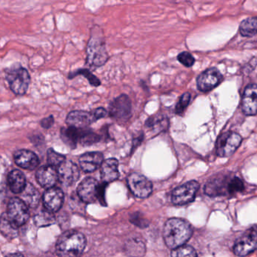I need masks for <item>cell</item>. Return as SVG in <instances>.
<instances>
[{
  "instance_id": "1",
  "label": "cell",
  "mask_w": 257,
  "mask_h": 257,
  "mask_svg": "<svg viewBox=\"0 0 257 257\" xmlns=\"http://www.w3.org/2000/svg\"><path fill=\"white\" fill-rule=\"evenodd\" d=\"M243 189L244 185L239 177L221 173L209 179L204 186V192L210 197L232 196Z\"/></svg>"
},
{
  "instance_id": "2",
  "label": "cell",
  "mask_w": 257,
  "mask_h": 257,
  "mask_svg": "<svg viewBox=\"0 0 257 257\" xmlns=\"http://www.w3.org/2000/svg\"><path fill=\"white\" fill-rule=\"evenodd\" d=\"M192 228L190 223L180 218H171L165 222L163 237L167 246L174 249L185 245L190 239Z\"/></svg>"
},
{
  "instance_id": "3",
  "label": "cell",
  "mask_w": 257,
  "mask_h": 257,
  "mask_svg": "<svg viewBox=\"0 0 257 257\" xmlns=\"http://www.w3.org/2000/svg\"><path fill=\"white\" fill-rule=\"evenodd\" d=\"M86 246V238L82 233L69 230L63 233L56 243L59 257H79Z\"/></svg>"
},
{
  "instance_id": "4",
  "label": "cell",
  "mask_w": 257,
  "mask_h": 257,
  "mask_svg": "<svg viewBox=\"0 0 257 257\" xmlns=\"http://www.w3.org/2000/svg\"><path fill=\"white\" fill-rule=\"evenodd\" d=\"M105 187L106 183L100 184L96 179L87 177L78 186V195L83 202L91 204L99 201L103 204L105 202Z\"/></svg>"
},
{
  "instance_id": "5",
  "label": "cell",
  "mask_w": 257,
  "mask_h": 257,
  "mask_svg": "<svg viewBox=\"0 0 257 257\" xmlns=\"http://www.w3.org/2000/svg\"><path fill=\"white\" fill-rule=\"evenodd\" d=\"M108 55L101 37L93 35L87 49V62L92 67H100L107 61Z\"/></svg>"
},
{
  "instance_id": "6",
  "label": "cell",
  "mask_w": 257,
  "mask_h": 257,
  "mask_svg": "<svg viewBox=\"0 0 257 257\" xmlns=\"http://www.w3.org/2000/svg\"><path fill=\"white\" fill-rule=\"evenodd\" d=\"M7 215L10 223L17 229L25 225L30 217L28 206L19 198H13L10 200Z\"/></svg>"
},
{
  "instance_id": "7",
  "label": "cell",
  "mask_w": 257,
  "mask_h": 257,
  "mask_svg": "<svg viewBox=\"0 0 257 257\" xmlns=\"http://www.w3.org/2000/svg\"><path fill=\"white\" fill-rule=\"evenodd\" d=\"M7 79L12 91L18 95H23L28 91L31 83V76L26 69L14 67L7 73Z\"/></svg>"
},
{
  "instance_id": "8",
  "label": "cell",
  "mask_w": 257,
  "mask_h": 257,
  "mask_svg": "<svg viewBox=\"0 0 257 257\" xmlns=\"http://www.w3.org/2000/svg\"><path fill=\"white\" fill-rule=\"evenodd\" d=\"M241 142V136L238 134L231 132L222 134L216 141V154L221 158L230 157L235 153Z\"/></svg>"
},
{
  "instance_id": "9",
  "label": "cell",
  "mask_w": 257,
  "mask_h": 257,
  "mask_svg": "<svg viewBox=\"0 0 257 257\" xmlns=\"http://www.w3.org/2000/svg\"><path fill=\"white\" fill-rule=\"evenodd\" d=\"M109 115L118 122H126L132 115V103L126 94H121L111 102Z\"/></svg>"
},
{
  "instance_id": "10",
  "label": "cell",
  "mask_w": 257,
  "mask_h": 257,
  "mask_svg": "<svg viewBox=\"0 0 257 257\" xmlns=\"http://www.w3.org/2000/svg\"><path fill=\"white\" fill-rule=\"evenodd\" d=\"M257 232L255 226L245 231L234 243L233 252L237 256H246L256 249Z\"/></svg>"
},
{
  "instance_id": "11",
  "label": "cell",
  "mask_w": 257,
  "mask_h": 257,
  "mask_svg": "<svg viewBox=\"0 0 257 257\" xmlns=\"http://www.w3.org/2000/svg\"><path fill=\"white\" fill-rule=\"evenodd\" d=\"M127 183L131 192L138 198H147L153 192V183L138 173L131 174L127 177Z\"/></svg>"
},
{
  "instance_id": "12",
  "label": "cell",
  "mask_w": 257,
  "mask_h": 257,
  "mask_svg": "<svg viewBox=\"0 0 257 257\" xmlns=\"http://www.w3.org/2000/svg\"><path fill=\"white\" fill-rule=\"evenodd\" d=\"M199 186V183L195 180H191L178 186L173 191L172 202L176 205H184L192 202L195 199Z\"/></svg>"
},
{
  "instance_id": "13",
  "label": "cell",
  "mask_w": 257,
  "mask_h": 257,
  "mask_svg": "<svg viewBox=\"0 0 257 257\" xmlns=\"http://www.w3.org/2000/svg\"><path fill=\"white\" fill-rule=\"evenodd\" d=\"M223 76L216 67L207 69L197 78V87L199 91L207 92L222 82Z\"/></svg>"
},
{
  "instance_id": "14",
  "label": "cell",
  "mask_w": 257,
  "mask_h": 257,
  "mask_svg": "<svg viewBox=\"0 0 257 257\" xmlns=\"http://www.w3.org/2000/svg\"><path fill=\"white\" fill-rule=\"evenodd\" d=\"M58 180L65 186H70L79 180L80 172L76 164L71 161L65 160L58 169Z\"/></svg>"
},
{
  "instance_id": "15",
  "label": "cell",
  "mask_w": 257,
  "mask_h": 257,
  "mask_svg": "<svg viewBox=\"0 0 257 257\" xmlns=\"http://www.w3.org/2000/svg\"><path fill=\"white\" fill-rule=\"evenodd\" d=\"M64 199V192L61 189L58 187L50 188L43 195V205L47 211L55 213L61 208Z\"/></svg>"
},
{
  "instance_id": "16",
  "label": "cell",
  "mask_w": 257,
  "mask_h": 257,
  "mask_svg": "<svg viewBox=\"0 0 257 257\" xmlns=\"http://www.w3.org/2000/svg\"><path fill=\"white\" fill-rule=\"evenodd\" d=\"M97 121L94 113L86 111L76 110L70 112L67 117V123L69 127L75 128H86L88 125Z\"/></svg>"
},
{
  "instance_id": "17",
  "label": "cell",
  "mask_w": 257,
  "mask_h": 257,
  "mask_svg": "<svg viewBox=\"0 0 257 257\" xmlns=\"http://www.w3.org/2000/svg\"><path fill=\"white\" fill-rule=\"evenodd\" d=\"M257 89L255 84H249L245 88L242 97L241 108L246 115L256 114Z\"/></svg>"
},
{
  "instance_id": "18",
  "label": "cell",
  "mask_w": 257,
  "mask_h": 257,
  "mask_svg": "<svg viewBox=\"0 0 257 257\" xmlns=\"http://www.w3.org/2000/svg\"><path fill=\"white\" fill-rule=\"evenodd\" d=\"M79 165L85 173L94 172L101 166L103 156L100 152H91L82 155L79 159Z\"/></svg>"
},
{
  "instance_id": "19",
  "label": "cell",
  "mask_w": 257,
  "mask_h": 257,
  "mask_svg": "<svg viewBox=\"0 0 257 257\" xmlns=\"http://www.w3.org/2000/svg\"><path fill=\"white\" fill-rule=\"evenodd\" d=\"M14 159L16 163L24 169H36L40 164V160L37 155L28 150L16 151L14 153Z\"/></svg>"
},
{
  "instance_id": "20",
  "label": "cell",
  "mask_w": 257,
  "mask_h": 257,
  "mask_svg": "<svg viewBox=\"0 0 257 257\" xmlns=\"http://www.w3.org/2000/svg\"><path fill=\"white\" fill-rule=\"evenodd\" d=\"M37 180L40 186L46 189L55 187L58 181V171L50 165L41 167L37 172Z\"/></svg>"
},
{
  "instance_id": "21",
  "label": "cell",
  "mask_w": 257,
  "mask_h": 257,
  "mask_svg": "<svg viewBox=\"0 0 257 257\" xmlns=\"http://www.w3.org/2000/svg\"><path fill=\"white\" fill-rule=\"evenodd\" d=\"M100 176L103 183H112L119 177L118 162L115 159H108L103 161L100 166Z\"/></svg>"
},
{
  "instance_id": "22",
  "label": "cell",
  "mask_w": 257,
  "mask_h": 257,
  "mask_svg": "<svg viewBox=\"0 0 257 257\" xmlns=\"http://www.w3.org/2000/svg\"><path fill=\"white\" fill-rule=\"evenodd\" d=\"M8 183L11 190L16 194L22 193L27 185L25 174L19 170H14L10 172Z\"/></svg>"
},
{
  "instance_id": "23",
  "label": "cell",
  "mask_w": 257,
  "mask_h": 257,
  "mask_svg": "<svg viewBox=\"0 0 257 257\" xmlns=\"http://www.w3.org/2000/svg\"><path fill=\"white\" fill-rule=\"evenodd\" d=\"M124 250L129 256L142 257L145 255L147 249L145 243L141 239L132 238L126 242Z\"/></svg>"
},
{
  "instance_id": "24",
  "label": "cell",
  "mask_w": 257,
  "mask_h": 257,
  "mask_svg": "<svg viewBox=\"0 0 257 257\" xmlns=\"http://www.w3.org/2000/svg\"><path fill=\"white\" fill-rule=\"evenodd\" d=\"M21 199L25 203L28 207L35 208L39 205L40 201V193L32 184L28 183L22 192Z\"/></svg>"
},
{
  "instance_id": "25",
  "label": "cell",
  "mask_w": 257,
  "mask_h": 257,
  "mask_svg": "<svg viewBox=\"0 0 257 257\" xmlns=\"http://www.w3.org/2000/svg\"><path fill=\"white\" fill-rule=\"evenodd\" d=\"M169 124L168 118L162 114L153 115L146 121V126L153 132H162L166 131Z\"/></svg>"
},
{
  "instance_id": "26",
  "label": "cell",
  "mask_w": 257,
  "mask_h": 257,
  "mask_svg": "<svg viewBox=\"0 0 257 257\" xmlns=\"http://www.w3.org/2000/svg\"><path fill=\"white\" fill-rule=\"evenodd\" d=\"M80 130L81 129L75 128V127H72L63 128L61 130V134L63 141L67 145L70 146L72 148H74L77 143H79Z\"/></svg>"
},
{
  "instance_id": "27",
  "label": "cell",
  "mask_w": 257,
  "mask_h": 257,
  "mask_svg": "<svg viewBox=\"0 0 257 257\" xmlns=\"http://www.w3.org/2000/svg\"><path fill=\"white\" fill-rule=\"evenodd\" d=\"M256 18H249L243 20L239 27L240 35L244 37H252L256 34Z\"/></svg>"
},
{
  "instance_id": "28",
  "label": "cell",
  "mask_w": 257,
  "mask_h": 257,
  "mask_svg": "<svg viewBox=\"0 0 257 257\" xmlns=\"http://www.w3.org/2000/svg\"><path fill=\"white\" fill-rule=\"evenodd\" d=\"M0 231L8 238L13 239L18 236L17 228H14L10 223L7 213H4L0 217Z\"/></svg>"
},
{
  "instance_id": "29",
  "label": "cell",
  "mask_w": 257,
  "mask_h": 257,
  "mask_svg": "<svg viewBox=\"0 0 257 257\" xmlns=\"http://www.w3.org/2000/svg\"><path fill=\"white\" fill-rule=\"evenodd\" d=\"M171 257H198V254L192 246L183 245L173 249Z\"/></svg>"
},
{
  "instance_id": "30",
  "label": "cell",
  "mask_w": 257,
  "mask_h": 257,
  "mask_svg": "<svg viewBox=\"0 0 257 257\" xmlns=\"http://www.w3.org/2000/svg\"><path fill=\"white\" fill-rule=\"evenodd\" d=\"M36 225L38 226H46V225H50L55 222V217L50 212L44 211L37 214L34 219Z\"/></svg>"
},
{
  "instance_id": "31",
  "label": "cell",
  "mask_w": 257,
  "mask_h": 257,
  "mask_svg": "<svg viewBox=\"0 0 257 257\" xmlns=\"http://www.w3.org/2000/svg\"><path fill=\"white\" fill-rule=\"evenodd\" d=\"M65 160V156L54 151L52 149H50L48 151V162L50 166L54 167V168L58 167V168Z\"/></svg>"
},
{
  "instance_id": "32",
  "label": "cell",
  "mask_w": 257,
  "mask_h": 257,
  "mask_svg": "<svg viewBox=\"0 0 257 257\" xmlns=\"http://www.w3.org/2000/svg\"><path fill=\"white\" fill-rule=\"evenodd\" d=\"M130 222L141 228H147L150 225V222L139 212H135L130 215Z\"/></svg>"
},
{
  "instance_id": "33",
  "label": "cell",
  "mask_w": 257,
  "mask_h": 257,
  "mask_svg": "<svg viewBox=\"0 0 257 257\" xmlns=\"http://www.w3.org/2000/svg\"><path fill=\"white\" fill-rule=\"evenodd\" d=\"M191 100V94L189 92L185 93L180 97L177 106H176L175 112L177 115H181L184 112L186 108L189 106Z\"/></svg>"
},
{
  "instance_id": "34",
  "label": "cell",
  "mask_w": 257,
  "mask_h": 257,
  "mask_svg": "<svg viewBox=\"0 0 257 257\" xmlns=\"http://www.w3.org/2000/svg\"><path fill=\"white\" fill-rule=\"evenodd\" d=\"M177 60L180 64L186 67H191L195 64V60L192 54L188 52H181L180 55L177 56Z\"/></svg>"
},
{
  "instance_id": "35",
  "label": "cell",
  "mask_w": 257,
  "mask_h": 257,
  "mask_svg": "<svg viewBox=\"0 0 257 257\" xmlns=\"http://www.w3.org/2000/svg\"><path fill=\"white\" fill-rule=\"evenodd\" d=\"M77 74L83 75L89 81L90 84L94 85V86H99L100 85V80L95 76H94L92 73H90L88 70L83 69V70H79L77 72Z\"/></svg>"
},
{
  "instance_id": "36",
  "label": "cell",
  "mask_w": 257,
  "mask_h": 257,
  "mask_svg": "<svg viewBox=\"0 0 257 257\" xmlns=\"http://www.w3.org/2000/svg\"><path fill=\"white\" fill-rule=\"evenodd\" d=\"M94 113V117H95L96 120L100 119V118H104L107 115V111L104 109V108H97L93 112Z\"/></svg>"
},
{
  "instance_id": "37",
  "label": "cell",
  "mask_w": 257,
  "mask_h": 257,
  "mask_svg": "<svg viewBox=\"0 0 257 257\" xmlns=\"http://www.w3.org/2000/svg\"><path fill=\"white\" fill-rule=\"evenodd\" d=\"M54 122H55V120H54L53 116H49L42 120L41 125L44 128H50L53 125Z\"/></svg>"
},
{
  "instance_id": "38",
  "label": "cell",
  "mask_w": 257,
  "mask_h": 257,
  "mask_svg": "<svg viewBox=\"0 0 257 257\" xmlns=\"http://www.w3.org/2000/svg\"><path fill=\"white\" fill-rule=\"evenodd\" d=\"M6 257H24L23 255L21 253H11L10 255H7Z\"/></svg>"
}]
</instances>
